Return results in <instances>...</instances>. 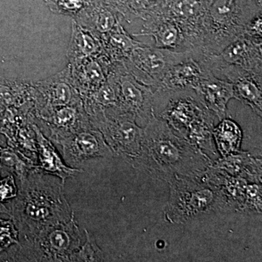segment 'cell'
<instances>
[{
    "label": "cell",
    "instance_id": "5",
    "mask_svg": "<svg viewBox=\"0 0 262 262\" xmlns=\"http://www.w3.org/2000/svg\"><path fill=\"white\" fill-rule=\"evenodd\" d=\"M168 183L170 196L164 209L165 222L182 225L203 215L226 213L220 191L201 177L175 176Z\"/></svg>",
    "mask_w": 262,
    "mask_h": 262
},
{
    "label": "cell",
    "instance_id": "8",
    "mask_svg": "<svg viewBox=\"0 0 262 262\" xmlns=\"http://www.w3.org/2000/svg\"><path fill=\"white\" fill-rule=\"evenodd\" d=\"M189 53V51H170L142 42L123 62L136 80L153 91L169 68L182 61Z\"/></svg>",
    "mask_w": 262,
    "mask_h": 262
},
{
    "label": "cell",
    "instance_id": "19",
    "mask_svg": "<svg viewBox=\"0 0 262 262\" xmlns=\"http://www.w3.org/2000/svg\"><path fill=\"white\" fill-rule=\"evenodd\" d=\"M201 178L220 191L225 201L226 213H241L246 196L247 181L232 177L223 170L213 168L212 165Z\"/></svg>",
    "mask_w": 262,
    "mask_h": 262
},
{
    "label": "cell",
    "instance_id": "21",
    "mask_svg": "<svg viewBox=\"0 0 262 262\" xmlns=\"http://www.w3.org/2000/svg\"><path fill=\"white\" fill-rule=\"evenodd\" d=\"M103 53L101 39L81 27L73 19L70 42L67 52L69 64L73 65L85 58Z\"/></svg>",
    "mask_w": 262,
    "mask_h": 262
},
{
    "label": "cell",
    "instance_id": "15",
    "mask_svg": "<svg viewBox=\"0 0 262 262\" xmlns=\"http://www.w3.org/2000/svg\"><path fill=\"white\" fill-rule=\"evenodd\" d=\"M113 62L103 53L70 65L72 78L81 98L92 94L107 80Z\"/></svg>",
    "mask_w": 262,
    "mask_h": 262
},
{
    "label": "cell",
    "instance_id": "23",
    "mask_svg": "<svg viewBox=\"0 0 262 262\" xmlns=\"http://www.w3.org/2000/svg\"><path fill=\"white\" fill-rule=\"evenodd\" d=\"M234 99L249 106L261 118L262 77L246 72L233 82Z\"/></svg>",
    "mask_w": 262,
    "mask_h": 262
},
{
    "label": "cell",
    "instance_id": "24",
    "mask_svg": "<svg viewBox=\"0 0 262 262\" xmlns=\"http://www.w3.org/2000/svg\"><path fill=\"white\" fill-rule=\"evenodd\" d=\"M212 135L221 157L227 156L241 151L242 130L232 119L226 117L220 120V123L213 127Z\"/></svg>",
    "mask_w": 262,
    "mask_h": 262
},
{
    "label": "cell",
    "instance_id": "22",
    "mask_svg": "<svg viewBox=\"0 0 262 262\" xmlns=\"http://www.w3.org/2000/svg\"><path fill=\"white\" fill-rule=\"evenodd\" d=\"M101 41L103 53L112 62L125 61L133 51L142 43L131 37L122 23L117 24Z\"/></svg>",
    "mask_w": 262,
    "mask_h": 262
},
{
    "label": "cell",
    "instance_id": "16",
    "mask_svg": "<svg viewBox=\"0 0 262 262\" xmlns=\"http://www.w3.org/2000/svg\"><path fill=\"white\" fill-rule=\"evenodd\" d=\"M261 45L262 42L241 35L217 55L229 64L262 77Z\"/></svg>",
    "mask_w": 262,
    "mask_h": 262
},
{
    "label": "cell",
    "instance_id": "3",
    "mask_svg": "<svg viewBox=\"0 0 262 262\" xmlns=\"http://www.w3.org/2000/svg\"><path fill=\"white\" fill-rule=\"evenodd\" d=\"M154 106L156 116L175 134L205 152L216 155L212 135L216 117L202 103L194 90L154 94Z\"/></svg>",
    "mask_w": 262,
    "mask_h": 262
},
{
    "label": "cell",
    "instance_id": "20",
    "mask_svg": "<svg viewBox=\"0 0 262 262\" xmlns=\"http://www.w3.org/2000/svg\"><path fill=\"white\" fill-rule=\"evenodd\" d=\"M212 166L232 177L244 179L248 183L261 184V158H256L248 151L241 150L238 152L221 157L213 160Z\"/></svg>",
    "mask_w": 262,
    "mask_h": 262
},
{
    "label": "cell",
    "instance_id": "17",
    "mask_svg": "<svg viewBox=\"0 0 262 262\" xmlns=\"http://www.w3.org/2000/svg\"><path fill=\"white\" fill-rule=\"evenodd\" d=\"M193 90L202 103L219 120L227 116V104L234 98L233 84L211 74Z\"/></svg>",
    "mask_w": 262,
    "mask_h": 262
},
{
    "label": "cell",
    "instance_id": "13",
    "mask_svg": "<svg viewBox=\"0 0 262 262\" xmlns=\"http://www.w3.org/2000/svg\"><path fill=\"white\" fill-rule=\"evenodd\" d=\"M36 115L49 130L53 142L91 125L83 104L69 105L37 111Z\"/></svg>",
    "mask_w": 262,
    "mask_h": 262
},
{
    "label": "cell",
    "instance_id": "4",
    "mask_svg": "<svg viewBox=\"0 0 262 262\" xmlns=\"http://www.w3.org/2000/svg\"><path fill=\"white\" fill-rule=\"evenodd\" d=\"M258 15L261 0H212L203 22L200 50L208 56L219 54Z\"/></svg>",
    "mask_w": 262,
    "mask_h": 262
},
{
    "label": "cell",
    "instance_id": "28",
    "mask_svg": "<svg viewBox=\"0 0 262 262\" xmlns=\"http://www.w3.org/2000/svg\"><path fill=\"white\" fill-rule=\"evenodd\" d=\"M18 231L14 222L0 220V252L12 245H20Z\"/></svg>",
    "mask_w": 262,
    "mask_h": 262
},
{
    "label": "cell",
    "instance_id": "9",
    "mask_svg": "<svg viewBox=\"0 0 262 262\" xmlns=\"http://www.w3.org/2000/svg\"><path fill=\"white\" fill-rule=\"evenodd\" d=\"M110 74L117 84L118 108L135 115L136 122L145 126L154 115V93L152 89L136 80L123 61L113 62Z\"/></svg>",
    "mask_w": 262,
    "mask_h": 262
},
{
    "label": "cell",
    "instance_id": "10",
    "mask_svg": "<svg viewBox=\"0 0 262 262\" xmlns=\"http://www.w3.org/2000/svg\"><path fill=\"white\" fill-rule=\"evenodd\" d=\"M55 143L61 146L66 163L73 168L86 160L115 157L101 131L92 125L63 136Z\"/></svg>",
    "mask_w": 262,
    "mask_h": 262
},
{
    "label": "cell",
    "instance_id": "1",
    "mask_svg": "<svg viewBox=\"0 0 262 262\" xmlns=\"http://www.w3.org/2000/svg\"><path fill=\"white\" fill-rule=\"evenodd\" d=\"M213 162L154 115L144 127L141 151L131 165L152 179L168 182L175 176L201 177Z\"/></svg>",
    "mask_w": 262,
    "mask_h": 262
},
{
    "label": "cell",
    "instance_id": "25",
    "mask_svg": "<svg viewBox=\"0 0 262 262\" xmlns=\"http://www.w3.org/2000/svg\"><path fill=\"white\" fill-rule=\"evenodd\" d=\"M84 241L77 252L72 256L70 261H103L104 256L98 247L96 239L87 229H84Z\"/></svg>",
    "mask_w": 262,
    "mask_h": 262
},
{
    "label": "cell",
    "instance_id": "29",
    "mask_svg": "<svg viewBox=\"0 0 262 262\" xmlns=\"http://www.w3.org/2000/svg\"><path fill=\"white\" fill-rule=\"evenodd\" d=\"M18 194L14 178L11 176L0 183V202L13 199Z\"/></svg>",
    "mask_w": 262,
    "mask_h": 262
},
{
    "label": "cell",
    "instance_id": "27",
    "mask_svg": "<svg viewBox=\"0 0 262 262\" xmlns=\"http://www.w3.org/2000/svg\"><path fill=\"white\" fill-rule=\"evenodd\" d=\"M46 5L56 14L68 15L75 18L85 7L87 0H45Z\"/></svg>",
    "mask_w": 262,
    "mask_h": 262
},
{
    "label": "cell",
    "instance_id": "7",
    "mask_svg": "<svg viewBox=\"0 0 262 262\" xmlns=\"http://www.w3.org/2000/svg\"><path fill=\"white\" fill-rule=\"evenodd\" d=\"M89 119L101 131L115 156L132 165L140 153L144 135V127L137 123L135 115L115 107Z\"/></svg>",
    "mask_w": 262,
    "mask_h": 262
},
{
    "label": "cell",
    "instance_id": "6",
    "mask_svg": "<svg viewBox=\"0 0 262 262\" xmlns=\"http://www.w3.org/2000/svg\"><path fill=\"white\" fill-rule=\"evenodd\" d=\"M84 241L74 214L70 220L48 226L32 239H24L15 258L27 261H70Z\"/></svg>",
    "mask_w": 262,
    "mask_h": 262
},
{
    "label": "cell",
    "instance_id": "2",
    "mask_svg": "<svg viewBox=\"0 0 262 262\" xmlns=\"http://www.w3.org/2000/svg\"><path fill=\"white\" fill-rule=\"evenodd\" d=\"M20 181L12 217L24 239H32L43 228L67 222L75 214L64 194V184L51 174L31 170Z\"/></svg>",
    "mask_w": 262,
    "mask_h": 262
},
{
    "label": "cell",
    "instance_id": "26",
    "mask_svg": "<svg viewBox=\"0 0 262 262\" xmlns=\"http://www.w3.org/2000/svg\"><path fill=\"white\" fill-rule=\"evenodd\" d=\"M262 208L261 184L248 183L246 196L241 213L247 215L261 214Z\"/></svg>",
    "mask_w": 262,
    "mask_h": 262
},
{
    "label": "cell",
    "instance_id": "14",
    "mask_svg": "<svg viewBox=\"0 0 262 262\" xmlns=\"http://www.w3.org/2000/svg\"><path fill=\"white\" fill-rule=\"evenodd\" d=\"M132 36L152 38L156 48L173 51H188L187 38L182 28L173 19L164 14L143 23L139 32L134 33Z\"/></svg>",
    "mask_w": 262,
    "mask_h": 262
},
{
    "label": "cell",
    "instance_id": "11",
    "mask_svg": "<svg viewBox=\"0 0 262 262\" xmlns=\"http://www.w3.org/2000/svg\"><path fill=\"white\" fill-rule=\"evenodd\" d=\"M203 57L201 52L189 51L184 59L169 68L153 93L169 94L194 89L201 80L212 74L205 64Z\"/></svg>",
    "mask_w": 262,
    "mask_h": 262
},
{
    "label": "cell",
    "instance_id": "12",
    "mask_svg": "<svg viewBox=\"0 0 262 262\" xmlns=\"http://www.w3.org/2000/svg\"><path fill=\"white\" fill-rule=\"evenodd\" d=\"M35 91L36 112L58 106L83 104L72 78L70 65L49 78L37 82Z\"/></svg>",
    "mask_w": 262,
    "mask_h": 262
},
{
    "label": "cell",
    "instance_id": "18",
    "mask_svg": "<svg viewBox=\"0 0 262 262\" xmlns=\"http://www.w3.org/2000/svg\"><path fill=\"white\" fill-rule=\"evenodd\" d=\"M32 129L35 134L38 151V163L34 170L55 176L61 179L63 184L67 179L84 172L82 169L67 165L58 154L51 141L46 137L37 125L33 124Z\"/></svg>",
    "mask_w": 262,
    "mask_h": 262
}]
</instances>
